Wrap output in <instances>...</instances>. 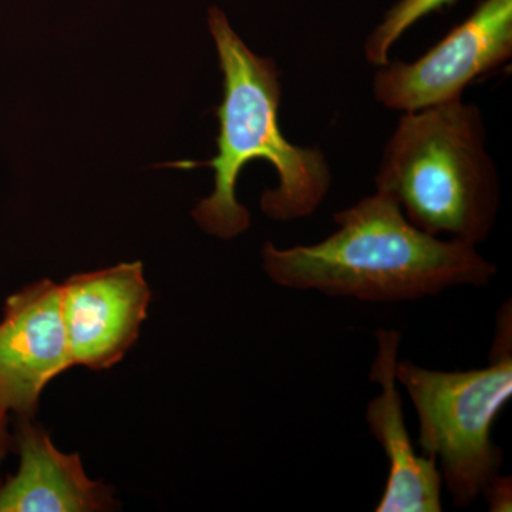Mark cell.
Returning a JSON list of instances; mask_svg holds the SVG:
<instances>
[{
	"mask_svg": "<svg viewBox=\"0 0 512 512\" xmlns=\"http://www.w3.org/2000/svg\"><path fill=\"white\" fill-rule=\"evenodd\" d=\"M512 56V0H483L426 55L389 60L373 77V96L384 109L410 113L463 99L464 90Z\"/></svg>",
	"mask_w": 512,
	"mask_h": 512,
	"instance_id": "5b68a950",
	"label": "cell"
},
{
	"mask_svg": "<svg viewBox=\"0 0 512 512\" xmlns=\"http://www.w3.org/2000/svg\"><path fill=\"white\" fill-rule=\"evenodd\" d=\"M74 366L111 369L140 338L151 291L141 262L70 276L60 285Z\"/></svg>",
	"mask_w": 512,
	"mask_h": 512,
	"instance_id": "52a82bcc",
	"label": "cell"
},
{
	"mask_svg": "<svg viewBox=\"0 0 512 512\" xmlns=\"http://www.w3.org/2000/svg\"><path fill=\"white\" fill-rule=\"evenodd\" d=\"M375 183L421 231L483 244L497 222L501 194L481 110L460 99L403 113Z\"/></svg>",
	"mask_w": 512,
	"mask_h": 512,
	"instance_id": "3957f363",
	"label": "cell"
},
{
	"mask_svg": "<svg viewBox=\"0 0 512 512\" xmlns=\"http://www.w3.org/2000/svg\"><path fill=\"white\" fill-rule=\"evenodd\" d=\"M208 26L222 73V101L215 110L220 123L217 156L205 163L167 165L214 170V191L198 202L192 217L212 237L231 239L247 232L251 215L238 201L237 183L255 160L272 164L278 175L276 187L262 192L264 215L278 222L311 217L332 185L328 158L320 148L296 146L282 133L281 72L274 59L252 52L221 9H210Z\"/></svg>",
	"mask_w": 512,
	"mask_h": 512,
	"instance_id": "7a4b0ae2",
	"label": "cell"
},
{
	"mask_svg": "<svg viewBox=\"0 0 512 512\" xmlns=\"http://www.w3.org/2000/svg\"><path fill=\"white\" fill-rule=\"evenodd\" d=\"M375 336L377 353L369 379L379 384L380 393L367 403L365 419L389 461L386 487L375 511L441 512L443 478L439 467L433 458L416 450L404 419L396 375L402 335L396 329H379Z\"/></svg>",
	"mask_w": 512,
	"mask_h": 512,
	"instance_id": "ba28073f",
	"label": "cell"
},
{
	"mask_svg": "<svg viewBox=\"0 0 512 512\" xmlns=\"http://www.w3.org/2000/svg\"><path fill=\"white\" fill-rule=\"evenodd\" d=\"M396 375L419 419L420 453L436 461L453 504L470 507L503 467L493 427L512 397L511 302L497 313L487 366L444 372L399 360Z\"/></svg>",
	"mask_w": 512,
	"mask_h": 512,
	"instance_id": "277c9868",
	"label": "cell"
},
{
	"mask_svg": "<svg viewBox=\"0 0 512 512\" xmlns=\"http://www.w3.org/2000/svg\"><path fill=\"white\" fill-rule=\"evenodd\" d=\"M73 366L60 285L40 279L12 293L0 319V404L32 419L47 384Z\"/></svg>",
	"mask_w": 512,
	"mask_h": 512,
	"instance_id": "8992f818",
	"label": "cell"
},
{
	"mask_svg": "<svg viewBox=\"0 0 512 512\" xmlns=\"http://www.w3.org/2000/svg\"><path fill=\"white\" fill-rule=\"evenodd\" d=\"M456 0H400L384 16L383 22L367 37L365 55L373 66H384L390 50L413 25L430 13L453 5Z\"/></svg>",
	"mask_w": 512,
	"mask_h": 512,
	"instance_id": "30bf717a",
	"label": "cell"
},
{
	"mask_svg": "<svg viewBox=\"0 0 512 512\" xmlns=\"http://www.w3.org/2000/svg\"><path fill=\"white\" fill-rule=\"evenodd\" d=\"M9 416L8 410L0 404V468H2L3 461L8 456V451L12 447V437L9 433ZM2 484V478H0Z\"/></svg>",
	"mask_w": 512,
	"mask_h": 512,
	"instance_id": "7c38bea8",
	"label": "cell"
},
{
	"mask_svg": "<svg viewBox=\"0 0 512 512\" xmlns=\"http://www.w3.org/2000/svg\"><path fill=\"white\" fill-rule=\"evenodd\" d=\"M19 468L0 484V512H97L113 507L106 485L93 481L77 453L60 451L42 427L20 419Z\"/></svg>",
	"mask_w": 512,
	"mask_h": 512,
	"instance_id": "9c48e42d",
	"label": "cell"
},
{
	"mask_svg": "<svg viewBox=\"0 0 512 512\" xmlns=\"http://www.w3.org/2000/svg\"><path fill=\"white\" fill-rule=\"evenodd\" d=\"M335 232L312 245L262 248V268L292 291L362 302L397 303L436 296L454 286L490 284L497 266L477 247L414 227L382 191L333 215Z\"/></svg>",
	"mask_w": 512,
	"mask_h": 512,
	"instance_id": "6da1fadb",
	"label": "cell"
},
{
	"mask_svg": "<svg viewBox=\"0 0 512 512\" xmlns=\"http://www.w3.org/2000/svg\"><path fill=\"white\" fill-rule=\"evenodd\" d=\"M484 498L491 512H510L512 510V481L510 476L500 474L485 488Z\"/></svg>",
	"mask_w": 512,
	"mask_h": 512,
	"instance_id": "8fae6325",
	"label": "cell"
}]
</instances>
